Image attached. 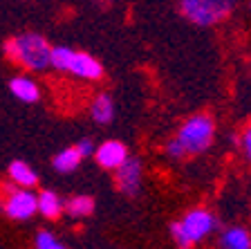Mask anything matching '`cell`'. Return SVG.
Masks as SVG:
<instances>
[{"label": "cell", "mask_w": 251, "mask_h": 249, "mask_svg": "<svg viewBox=\"0 0 251 249\" xmlns=\"http://www.w3.org/2000/svg\"><path fill=\"white\" fill-rule=\"evenodd\" d=\"M5 56L9 61L18 63L21 68L29 70V72H43L52 65V50L45 36L27 31V34H18L14 38H7L5 45Z\"/></svg>", "instance_id": "1"}, {"label": "cell", "mask_w": 251, "mask_h": 249, "mask_svg": "<svg viewBox=\"0 0 251 249\" xmlns=\"http://www.w3.org/2000/svg\"><path fill=\"white\" fill-rule=\"evenodd\" d=\"M215 229V216L206 209H191L179 222L171 224L173 240L179 249H191Z\"/></svg>", "instance_id": "2"}, {"label": "cell", "mask_w": 251, "mask_h": 249, "mask_svg": "<svg viewBox=\"0 0 251 249\" xmlns=\"http://www.w3.org/2000/svg\"><path fill=\"white\" fill-rule=\"evenodd\" d=\"M238 0H179V11L186 21L200 27H211L226 21Z\"/></svg>", "instance_id": "3"}, {"label": "cell", "mask_w": 251, "mask_h": 249, "mask_svg": "<svg viewBox=\"0 0 251 249\" xmlns=\"http://www.w3.org/2000/svg\"><path fill=\"white\" fill-rule=\"evenodd\" d=\"M215 137V124L209 114H193L188 117L177 130V139L184 144L188 155H198V153L209 151Z\"/></svg>", "instance_id": "4"}, {"label": "cell", "mask_w": 251, "mask_h": 249, "mask_svg": "<svg viewBox=\"0 0 251 249\" xmlns=\"http://www.w3.org/2000/svg\"><path fill=\"white\" fill-rule=\"evenodd\" d=\"M38 211V195L31 189L16 187L7 189L5 195V213L11 220H29L34 213Z\"/></svg>", "instance_id": "5"}, {"label": "cell", "mask_w": 251, "mask_h": 249, "mask_svg": "<svg viewBox=\"0 0 251 249\" xmlns=\"http://www.w3.org/2000/svg\"><path fill=\"white\" fill-rule=\"evenodd\" d=\"M115 182L124 195L135 197L141 191V182H144V164L139 157H128L115 171Z\"/></svg>", "instance_id": "6"}, {"label": "cell", "mask_w": 251, "mask_h": 249, "mask_svg": "<svg viewBox=\"0 0 251 249\" xmlns=\"http://www.w3.org/2000/svg\"><path fill=\"white\" fill-rule=\"evenodd\" d=\"M128 157H130L128 155V148L117 139L103 141L101 146H97V153H94L97 164H99L101 168H105V171H117Z\"/></svg>", "instance_id": "7"}, {"label": "cell", "mask_w": 251, "mask_h": 249, "mask_svg": "<svg viewBox=\"0 0 251 249\" xmlns=\"http://www.w3.org/2000/svg\"><path fill=\"white\" fill-rule=\"evenodd\" d=\"M68 72L74 74L76 79H85V81H97V79L103 77V68L101 63L97 61L94 56L85 52H74L72 58H70Z\"/></svg>", "instance_id": "8"}, {"label": "cell", "mask_w": 251, "mask_h": 249, "mask_svg": "<svg viewBox=\"0 0 251 249\" xmlns=\"http://www.w3.org/2000/svg\"><path fill=\"white\" fill-rule=\"evenodd\" d=\"M7 175H9L11 184L16 187H25V189H34L38 184V175L36 171L31 168L27 162H21V160H14L7 168Z\"/></svg>", "instance_id": "9"}, {"label": "cell", "mask_w": 251, "mask_h": 249, "mask_svg": "<svg viewBox=\"0 0 251 249\" xmlns=\"http://www.w3.org/2000/svg\"><path fill=\"white\" fill-rule=\"evenodd\" d=\"M9 92L14 94L16 99L25 101V104H34V101H38V97H41V90H38L36 81L29 79V77H25V74L11 79L9 81Z\"/></svg>", "instance_id": "10"}, {"label": "cell", "mask_w": 251, "mask_h": 249, "mask_svg": "<svg viewBox=\"0 0 251 249\" xmlns=\"http://www.w3.org/2000/svg\"><path fill=\"white\" fill-rule=\"evenodd\" d=\"M90 114H92V119L97 124H101V126L110 124V121L115 119V101H112V97L105 92L97 94L92 106H90Z\"/></svg>", "instance_id": "11"}, {"label": "cell", "mask_w": 251, "mask_h": 249, "mask_svg": "<svg viewBox=\"0 0 251 249\" xmlns=\"http://www.w3.org/2000/svg\"><path fill=\"white\" fill-rule=\"evenodd\" d=\"M220 249H251V234L245 227H229L220 236Z\"/></svg>", "instance_id": "12"}, {"label": "cell", "mask_w": 251, "mask_h": 249, "mask_svg": "<svg viewBox=\"0 0 251 249\" xmlns=\"http://www.w3.org/2000/svg\"><path fill=\"white\" fill-rule=\"evenodd\" d=\"M63 209H65V202L61 200L58 193L50 191V189H45V191L38 193V213H43L45 218L56 220L63 213Z\"/></svg>", "instance_id": "13"}, {"label": "cell", "mask_w": 251, "mask_h": 249, "mask_svg": "<svg viewBox=\"0 0 251 249\" xmlns=\"http://www.w3.org/2000/svg\"><path fill=\"white\" fill-rule=\"evenodd\" d=\"M81 160H83V153L78 151V146H68V148H63L61 153H56L52 164L58 173H72L78 168Z\"/></svg>", "instance_id": "14"}, {"label": "cell", "mask_w": 251, "mask_h": 249, "mask_svg": "<svg viewBox=\"0 0 251 249\" xmlns=\"http://www.w3.org/2000/svg\"><path fill=\"white\" fill-rule=\"evenodd\" d=\"M65 211L72 218H88L90 213L94 211V200L90 195H74L72 200H68Z\"/></svg>", "instance_id": "15"}, {"label": "cell", "mask_w": 251, "mask_h": 249, "mask_svg": "<svg viewBox=\"0 0 251 249\" xmlns=\"http://www.w3.org/2000/svg\"><path fill=\"white\" fill-rule=\"evenodd\" d=\"M72 54H74L72 47L56 45L52 50V68L58 70V72H68V65H70V58H72Z\"/></svg>", "instance_id": "16"}, {"label": "cell", "mask_w": 251, "mask_h": 249, "mask_svg": "<svg viewBox=\"0 0 251 249\" xmlns=\"http://www.w3.org/2000/svg\"><path fill=\"white\" fill-rule=\"evenodd\" d=\"M36 249H68V247H65L54 234H50V231H38Z\"/></svg>", "instance_id": "17"}, {"label": "cell", "mask_w": 251, "mask_h": 249, "mask_svg": "<svg viewBox=\"0 0 251 249\" xmlns=\"http://www.w3.org/2000/svg\"><path fill=\"white\" fill-rule=\"evenodd\" d=\"M238 146H240L242 155L247 157V162H251V121L242 128L240 137H238Z\"/></svg>", "instance_id": "18"}, {"label": "cell", "mask_w": 251, "mask_h": 249, "mask_svg": "<svg viewBox=\"0 0 251 249\" xmlns=\"http://www.w3.org/2000/svg\"><path fill=\"white\" fill-rule=\"evenodd\" d=\"M166 155L171 157V160H184L188 153H186V148H184L182 141L175 137V139H171V141L166 144Z\"/></svg>", "instance_id": "19"}, {"label": "cell", "mask_w": 251, "mask_h": 249, "mask_svg": "<svg viewBox=\"0 0 251 249\" xmlns=\"http://www.w3.org/2000/svg\"><path fill=\"white\" fill-rule=\"evenodd\" d=\"M78 151L83 153V157H90V155H94L97 153V148H94V144L90 139H83V141H78Z\"/></svg>", "instance_id": "20"}]
</instances>
